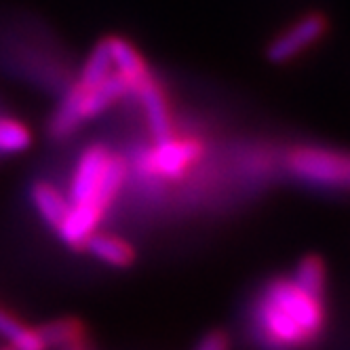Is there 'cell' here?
Masks as SVG:
<instances>
[{
  "label": "cell",
  "instance_id": "obj_11",
  "mask_svg": "<svg viewBox=\"0 0 350 350\" xmlns=\"http://www.w3.org/2000/svg\"><path fill=\"white\" fill-rule=\"evenodd\" d=\"M83 122L85 120L81 116V89L79 85H72L59 102L55 114L51 116L49 129H51V135L55 137H68L70 133L77 131Z\"/></svg>",
  "mask_w": 350,
  "mask_h": 350
},
{
  "label": "cell",
  "instance_id": "obj_14",
  "mask_svg": "<svg viewBox=\"0 0 350 350\" xmlns=\"http://www.w3.org/2000/svg\"><path fill=\"white\" fill-rule=\"evenodd\" d=\"M32 144V133L23 122L0 116V154H19Z\"/></svg>",
  "mask_w": 350,
  "mask_h": 350
},
{
  "label": "cell",
  "instance_id": "obj_6",
  "mask_svg": "<svg viewBox=\"0 0 350 350\" xmlns=\"http://www.w3.org/2000/svg\"><path fill=\"white\" fill-rule=\"evenodd\" d=\"M81 89V116L83 120H91L95 116H99L102 112H106L110 106H114L122 95L131 93L129 85L124 83V79L120 74L112 72L108 79H104L95 87H83L81 83H77Z\"/></svg>",
  "mask_w": 350,
  "mask_h": 350
},
{
  "label": "cell",
  "instance_id": "obj_17",
  "mask_svg": "<svg viewBox=\"0 0 350 350\" xmlns=\"http://www.w3.org/2000/svg\"><path fill=\"white\" fill-rule=\"evenodd\" d=\"M194 350H228V342L221 334L213 332V334L205 336L201 342H198V346Z\"/></svg>",
  "mask_w": 350,
  "mask_h": 350
},
{
  "label": "cell",
  "instance_id": "obj_13",
  "mask_svg": "<svg viewBox=\"0 0 350 350\" xmlns=\"http://www.w3.org/2000/svg\"><path fill=\"white\" fill-rule=\"evenodd\" d=\"M112 72H114V66H112V59H110V53H108V44H106V38H104L102 42H97L93 46V51L89 53V57H87L85 66H83L79 83L89 89V87L99 85L104 79H108Z\"/></svg>",
  "mask_w": 350,
  "mask_h": 350
},
{
  "label": "cell",
  "instance_id": "obj_4",
  "mask_svg": "<svg viewBox=\"0 0 350 350\" xmlns=\"http://www.w3.org/2000/svg\"><path fill=\"white\" fill-rule=\"evenodd\" d=\"M201 152L203 148L196 139H178L169 135L165 139H159L157 146L146 152L142 167L154 178L178 180L190 169L192 163L198 161Z\"/></svg>",
  "mask_w": 350,
  "mask_h": 350
},
{
  "label": "cell",
  "instance_id": "obj_12",
  "mask_svg": "<svg viewBox=\"0 0 350 350\" xmlns=\"http://www.w3.org/2000/svg\"><path fill=\"white\" fill-rule=\"evenodd\" d=\"M0 336L11 344V350H49L38 329L23 325L3 308H0Z\"/></svg>",
  "mask_w": 350,
  "mask_h": 350
},
{
  "label": "cell",
  "instance_id": "obj_15",
  "mask_svg": "<svg viewBox=\"0 0 350 350\" xmlns=\"http://www.w3.org/2000/svg\"><path fill=\"white\" fill-rule=\"evenodd\" d=\"M46 348H62V346H74L79 344L83 338V329L77 321L72 319H59V321H51L38 327Z\"/></svg>",
  "mask_w": 350,
  "mask_h": 350
},
{
  "label": "cell",
  "instance_id": "obj_2",
  "mask_svg": "<svg viewBox=\"0 0 350 350\" xmlns=\"http://www.w3.org/2000/svg\"><path fill=\"white\" fill-rule=\"evenodd\" d=\"M127 178V165L104 146H91L81 154L70 180V205L108 209Z\"/></svg>",
  "mask_w": 350,
  "mask_h": 350
},
{
  "label": "cell",
  "instance_id": "obj_16",
  "mask_svg": "<svg viewBox=\"0 0 350 350\" xmlns=\"http://www.w3.org/2000/svg\"><path fill=\"white\" fill-rule=\"evenodd\" d=\"M291 281L299 289H304L306 293L323 297V291H325V266H323V262L314 256L304 258L302 262H299V266L295 268Z\"/></svg>",
  "mask_w": 350,
  "mask_h": 350
},
{
  "label": "cell",
  "instance_id": "obj_5",
  "mask_svg": "<svg viewBox=\"0 0 350 350\" xmlns=\"http://www.w3.org/2000/svg\"><path fill=\"white\" fill-rule=\"evenodd\" d=\"M327 32V19L321 13H308L293 21L291 26L281 32L268 44V59L272 64H287L289 59L304 53L308 46L319 42L323 34Z\"/></svg>",
  "mask_w": 350,
  "mask_h": 350
},
{
  "label": "cell",
  "instance_id": "obj_8",
  "mask_svg": "<svg viewBox=\"0 0 350 350\" xmlns=\"http://www.w3.org/2000/svg\"><path fill=\"white\" fill-rule=\"evenodd\" d=\"M133 93L139 97L142 108H144L148 124H150V131H152L154 139L159 142V139L169 137L171 135V118H169L165 95H163L161 87L154 83V79L152 77L144 79Z\"/></svg>",
  "mask_w": 350,
  "mask_h": 350
},
{
  "label": "cell",
  "instance_id": "obj_3",
  "mask_svg": "<svg viewBox=\"0 0 350 350\" xmlns=\"http://www.w3.org/2000/svg\"><path fill=\"white\" fill-rule=\"evenodd\" d=\"M297 180L321 188H344L348 184V159L325 148H297L287 159Z\"/></svg>",
  "mask_w": 350,
  "mask_h": 350
},
{
  "label": "cell",
  "instance_id": "obj_10",
  "mask_svg": "<svg viewBox=\"0 0 350 350\" xmlns=\"http://www.w3.org/2000/svg\"><path fill=\"white\" fill-rule=\"evenodd\" d=\"M32 203L34 209L38 211V215L49 224V226L57 228L62 219L68 213V196H64L62 190H57L53 184H46V182H38L32 188Z\"/></svg>",
  "mask_w": 350,
  "mask_h": 350
},
{
  "label": "cell",
  "instance_id": "obj_7",
  "mask_svg": "<svg viewBox=\"0 0 350 350\" xmlns=\"http://www.w3.org/2000/svg\"><path fill=\"white\" fill-rule=\"evenodd\" d=\"M106 44H108V53H110V59H112V66H114V72L120 74L124 79V83L129 85L131 93L137 89V85L150 77V72L146 68V62L144 57L137 53V49L120 36H110L106 38Z\"/></svg>",
  "mask_w": 350,
  "mask_h": 350
},
{
  "label": "cell",
  "instance_id": "obj_9",
  "mask_svg": "<svg viewBox=\"0 0 350 350\" xmlns=\"http://www.w3.org/2000/svg\"><path fill=\"white\" fill-rule=\"evenodd\" d=\"M85 249L97 258L99 262H104L108 266L114 268H124L133 262V249L127 241H122L120 237L114 234H106V232H93L87 243Z\"/></svg>",
  "mask_w": 350,
  "mask_h": 350
},
{
  "label": "cell",
  "instance_id": "obj_1",
  "mask_svg": "<svg viewBox=\"0 0 350 350\" xmlns=\"http://www.w3.org/2000/svg\"><path fill=\"white\" fill-rule=\"evenodd\" d=\"M323 319V297L306 293L291 279H279L258 297L252 323L264 348L295 350L319 336Z\"/></svg>",
  "mask_w": 350,
  "mask_h": 350
}]
</instances>
